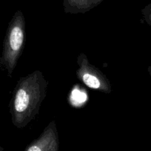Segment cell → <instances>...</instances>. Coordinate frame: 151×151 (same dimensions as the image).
<instances>
[{
	"mask_svg": "<svg viewBox=\"0 0 151 151\" xmlns=\"http://www.w3.org/2000/svg\"><path fill=\"white\" fill-rule=\"evenodd\" d=\"M47 85L39 70L19 78L9 105L12 122L16 128H24L35 118L47 95Z\"/></svg>",
	"mask_w": 151,
	"mask_h": 151,
	"instance_id": "1",
	"label": "cell"
},
{
	"mask_svg": "<svg viewBox=\"0 0 151 151\" xmlns=\"http://www.w3.org/2000/svg\"><path fill=\"white\" fill-rule=\"evenodd\" d=\"M25 39V16L21 10H18L7 27L0 57V66L7 72V76L10 78L23 51Z\"/></svg>",
	"mask_w": 151,
	"mask_h": 151,
	"instance_id": "2",
	"label": "cell"
},
{
	"mask_svg": "<svg viewBox=\"0 0 151 151\" xmlns=\"http://www.w3.org/2000/svg\"><path fill=\"white\" fill-rule=\"evenodd\" d=\"M78 68L76 72V78L80 82L90 89L110 94L112 86L106 75L99 69L89 62L84 53H80L77 58Z\"/></svg>",
	"mask_w": 151,
	"mask_h": 151,
	"instance_id": "3",
	"label": "cell"
},
{
	"mask_svg": "<svg viewBox=\"0 0 151 151\" xmlns=\"http://www.w3.org/2000/svg\"><path fill=\"white\" fill-rule=\"evenodd\" d=\"M59 140L57 127L52 121L39 137L30 143L24 151H59Z\"/></svg>",
	"mask_w": 151,
	"mask_h": 151,
	"instance_id": "4",
	"label": "cell"
},
{
	"mask_svg": "<svg viewBox=\"0 0 151 151\" xmlns=\"http://www.w3.org/2000/svg\"><path fill=\"white\" fill-rule=\"evenodd\" d=\"M104 0H63L64 11L66 13H85L96 7Z\"/></svg>",
	"mask_w": 151,
	"mask_h": 151,
	"instance_id": "5",
	"label": "cell"
},
{
	"mask_svg": "<svg viewBox=\"0 0 151 151\" xmlns=\"http://www.w3.org/2000/svg\"><path fill=\"white\" fill-rule=\"evenodd\" d=\"M142 13L146 23L151 27V3L148 4L142 9Z\"/></svg>",
	"mask_w": 151,
	"mask_h": 151,
	"instance_id": "6",
	"label": "cell"
},
{
	"mask_svg": "<svg viewBox=\"0 0 151 151\" xmlns=\"http://www.w3.org/2000/svg\"><path fill=\"white\" fill-rule=\"evenodd\" d=\"M147 71H148V73H149L150 76L151 77V65L147 68Z\"/></svg>",
	"mask_w": 151,
	"mask_h": 151,
	"instance_id": "7",
	"label": "cell"
}]
</instances>
